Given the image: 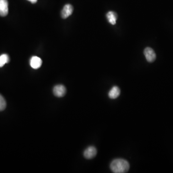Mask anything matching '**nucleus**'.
Listing matches in <instances>:
<instances>
[{
  "label": "nucleus",
  "instance_id": "2",
  "mask_svg": "<svg viewBox=\"0 0 173 173\" xmlns=\"http://www.w3.org/2000/svg\"><path fill=\"white\" fill-rule=\"evenodd\" d=\"M144 54L148 62H153L156 59V54L151 48L147 47L145 48L144 51Z\"/></svg>",
  "mask_w": 173,
  "mask_h": 173
},
{
  "label": "nucleus",
  "instance_id": "9",
  "mask_svg": "<svg viewBox=\"0 0 173 173\" xmlns=\"http://www.w3.org/2000/svg\"><path fill=\"white\" fill-rule=\"evenodd\" d=\"M106 17L109 22L111 24L113 25L116 24V21L117 19V15L116 13L113 11H110L106 14Z\"/></svg>",
  "mask_w": 173,
  "mask_h": 173
},
{
  "label": "nucleus",
  "instance_id": "8",
  "mask_svg": "<svg viewBox=\"0 0 173 173\" xmlns=\"http://www.w3.org/2000/svg\"><path fill=\"white\" fill-rule=\"evenodd\" d=\"M120 94V89L117 86H114L108 93V96L110 99H116Z\"/></svg>",
  "mask_w": 173,
  "mask_h": 173
},
{
  "label": "nucleus",
  "instance_id": "7",
  "mask_svg": "<svg viewBox=\"0 0 173 173\" xmlns=\"http://www.w3.org/2000/svg\"><path fill=\"white\" fill-rule=\"evenodd\" d=\"M43 61L38 56H33L31 58L30 60V65L33 69H37L41 66Z\"/></svg>",
  "mask_w": 173,
  "mask_h": 173
},
{
  "label": "nucleus",
  "instance_id": "1",
  "mask_svg": "<svg viewBox=\"0 0 173 173\" xmlns=\"http://www.w3.org/2000/svg\"><path fill=\"white\" fill-rule=\"evenodd\" d=\"M130 168L129 163L123 159H116L110 164V168L115 173H125L128 172Z\"/></svg>",
  "mask_w": 173,
  "mask_h": 173
},
{
  "label": "nucleus",
  "instance_id": "6",
  "mask_svg": "<svg viewBox=\"0 0 173 173\" xmlns=\"http://www.w3.org/2000/svg\"><path fill=\"white\" fill-rule=\"evenodd\" d=\"M8 13L7 0H0V16H5Z\"/></svg>",
  "mask_w": 173,
  "mask_h": 173
},
{
  "label": "nucleus",
  "instance_id": "10",
  "mask_svg": "<svg viewBox=\"0 0 173 173\" xmlns=\"http://www.w3.org/2000/svg\"><path fill=\"white\" fill-rule=\"evenodd\" d=\"M10 58L7 54H3L0 55V67H2L6 63H8Z\"/></svg>",
  "mask_w": 173,
  "mask_h": 173
},
{
  "label": "nucleus",
  "instance_id": "12",
  "mask_svg": "<svg viewBox=\"0 0 173 173\" xmlns=\"http://www.w3.org/2000/svg\"><path fill=\"white\" fill-rule=\"evenodd\" d=\"M28 1H30V2L32 3V4H35L36 3H37V0H28Z\"/></svg>",
  "mask_w": 173,
  "mask_h": 173
},
{
  "label": "nucleus",
  "instance_id": "3",
  "mask_svg": "<svg viewBox=\"0 0 173 173\" xmlns=\"http://www.w3.org/2000/svg\"><path fill=\"white\" fill-rule=\"evenodd\" d=\"M97 151L95 147L89 146L86 149L84 152V157L86 159L93 158L96 155Z\"/></svg>",
  "mask_w": 173,
  "mask_h": 173
},
{
  "label": "nucleus",
  "instance_id": "11",
  "mask_svg": "<svg viewBox=\"0 0 173 173\" xmlns=\"http://www.w3.org/2000/svg\"><path fill=\"white\" fill-rule=\"evenodd\" d=\"M6 106V103L5 99L0 94V111L4 110Z\"/></svg>",
  "mask_w": 173,
  "mask_h": 173
},
{
  "label": "nucleus",
  "instance_id": "4",
  "mask_svg": "<svg viewBox=\"0 0 173 173\" xmlns=\"http://www.w3.org/2000/svg\"><path fill=\"white\" fill-rule=\"evenodd\" d=\"M54 95L57 97H62L66 93V88L62 85H58L54 87L53 89Z\"/></svg>",
  "mask_w": 173,
  "mask_h": 173
},
{
  "label": "nucleus",
  "instance_id": "5",
  "mask_svg": "<svg viewBox=\"0 0 173 173\" xmlns=\"http://www.w3.org/2000/svg\"><path fill=\"white\" fill-rule=\"evenodd\" d=\"M73 12V7L70 4H67L64 6L63 9L61 16L63 19H66L72 15Z\"/></svg>",
  "mask_w": 173,
  "mask_h": 173
}]
</instances>
